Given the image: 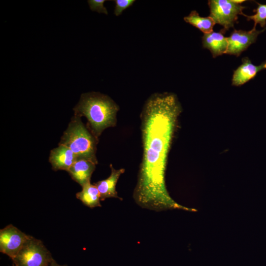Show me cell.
<instances>
[{"instance_id": "10", "label": "cell", "mask_w": 266, "mask_h": 266, "mask_svg": "<svg viewBox=\"0 0 266 266\" xmlns=\"http://www.w3.org/2000/svg\"><path fill=\"white\" fill-rule=\"evenodd\" d=\"M242 64L233 72L232 84L241 86L253 79L260 71L266 68V61L259 66L253 64L248 58L242 60Z\"/></svg>"}, {"instance_id": "17", "label": "cell", "mask_w": 266, "mask_h": 266, "mask_svg": "<svg viewBox=\"0 0 266 266\" xmlns=\"http://www.w3.org/2000/svg\"><path fill=\"white\" fill-rule=\"evenodd\" d=\"M105 1V0H89L87 1L92 11L107 15V9L103 5Z\"/></svg>"}, {"instance_id": "7", "label": "cell", "mask_w": 266, "mask_h": 266, "mask_svg": "<svg viewBox=\"0 0 266 266\" xmlns=\"http://www.w3.org/2000/svg\"><path fill=\"white\" fill-rule=\"evenodd\" d=\"M264 30L258 31L255 28L248 31L234 30L230 36L227 37L228 45L226 54L238 57L256 41L259 34Z\"/></svg>"}, {"instance_id": "6", "label": "cell", "mask_w": 266, "mask_h": 266, "mask_svg": "<svg viewBox=\"0 0 266 266\" xmlns=\"http://www.w3.org/2000/svg\"><path fill=\"white\" fill-rule=\"evenodd\" d=\"M30 237L9 224L0 230V252L12 259Z\"/></svg>"}, {"instance_id": "8", "label": "cell", "mask_w": 266, "mask_h": 266, "mask_svg": "<svg viewBox=\"0 0 266 266\" xmlns=\"http://www.w3.org/2000/svg\"><path fill=\"white\" fill-rule=\"evenodd\" d=\"M76 155L68 147L63 145H58L50 151L49 162L54 171L63 170L67 171L76 161Z\"/></svg>"}, {"instance_id": "2", "label": "cell", "mask_w": 266, "mask_h": 266, "mask_svg": "<svg viewBox=\"0 0 266 266\" xmlns=\"http://www.w3.org/2000/svg\"><path fill=\"white\" fill-rule=\"evenodd\" d=\"M73 110L74 116L86 118L87 126L99 139L104 130L116 126L119 106L107 95L92 92L82 94Z\"/></svg>"}, {"instance_id": "1", "label": "cell", "mask_w": 266, "mask_h": 266, "mask_svg": "<svg viewBox=\"0 0 266 266\" xmlns=\"http://www.w3.org/2000/svg\"><path fill=\"white\" fill-rule=\"evenodd\" d=\"M182 107L172 93H156L140 114L142 156L133 197L140 207L159 212L175 206L166 187L168 154Z\"/></svg>"}, {"instance_id": "11", "label": "cell", "mask_w": 266, "mask_h": 266, "mask_svg": "<svg viewBox=\"0 0 266 266\" xmlns=\"http://www.w3.org/2000/svg\"><path fill=\"white\" fill-rule=\"evenodd\" d=\"M96 164L84 160L77 159L67 172L72 180L82 187L91 182L92 175L96 168Z\"/></svg>"}, {"instance_id": "19", "label": "cell", "mask_w": 266, "mask_h": 266, "mask_svg": "<svg viewBox=\"0 0 266 266\" xmlns=\"http://www.w3.org/2000/svg\"><path fill=\"white\" fill-rule=\"evenodd\" d=\"M232 1L235 3L241 4V3L244 2L245 0H232Z\"/></svg>"}, {"instance_id": "4", "label": "cell", "mask_w": 266, "mask_h": 266, "mask_svg": "<svg viewBox=\"0 0 266 266\" xmlns=\"http://www.w3.org/2000/svg\"><path fill=\"white\" fill-rule=\"evenodd\" d=\"M53 260L42 242L32 236L12 259L13 266H49Z\"/></svg>"}, {"instance_id": "16", "label": "cell", "mask_w": 266, "mask_h": 266, "mask_svg": "<svg viewBox=\"0 0 266 266\" xmlns=\"http://www.w3.org/2000/svg\"><path fill=\"white\" fill-rule=\"evenodd\" d=\"M114 14L118 16L122 14L126 9L130 7L134 2V0H115Z\"/></svg>"}, {"instance_id": "13", "label": "cell", "mask_w": 266, "mask_h": 266, "mask_svg": "<svg viewBox=\"0 0 266 266\" xmlns=\"http://www.w3.org/2000/svg\"><path fill=\"white\" fill-rule=\"evenodd\" d=\"M82 188V190L76 194L77 199L90 208L101 206L100 194L94 184L89 182Z\"/></svg>"}, {"instance_id": "14", "label": "cell", "mask_w": 266, "mask_h": 266, "mask_svg": "<svg viewBox=\"0 0 266 266\" xmlns=\"http://www.w3.org/2000/svg\"><path fill=\"white\" fill-rule=\"evenodd\" d=\"M184 20L186 23L200 30L204 34L213 32V27L216 24L211 17L200 16L196 10L192 11L189 15L184 17Z\"/></svg>"}, {"instance_id": "5", "label": "cell", "mask_w": 266, "mask_h": 266, "mask_svg": "<svg viewBox=\"0 0 266 266\" xmlns=\"http://www.w3.org/2000/svg\"><path fill=\"white\" fill-rule=\"evenodd\" d=\"M208 4L210 15L216 24L222 26L223 33L233 27L238 15H245L242 10L245 8L241 4L233 2L232 0H210Z\"/></svg>"}, {"instance_id": "12", "label": "cell", "mask_w": 266, "mask_h": 266, "mask_svg": "<svg viewBox=\"0 0 266 266\" xmlns=\"http://www.w3.org/2000/svg\"><path fill=\"white\" fill-rule=\"evenodd\" d=\"M202 41L203 48L208 49L213 57L215 58L226 53L228 39L221 32H212L204 34Z\"/></svg>"}, {"instance_id": "18", "label": "cell", "mask_w": 266, "mask_h": 266, "mask_svg": "<svg viewBox=\"0 0 266 266\" xmlns=\"http://www.w3.org/2000/svg\"><path fill=\"white\" fill-rule=\"evenodd\" d=\"M49 266H67L60 265L58 264L54 260H53Z\"/></svg>"}, {"instance_id": "3", "label": "cell", "mask_w": 266, "mask_h": 266, "mask_svg": "<svg viewBox=\"0 0 266 266\" xmlns=\"http://www.w3.org/2000/svg\"><path fill=\"white\" fill-rule=\"evenodd\" d=\"M98 141L99 139L82 122L81 117L73 115L58 145L69 148L77 159L88 160L97 165L96 152Z\"/></svg>"}, {"instance_id": "15", "label": "cell", "mask_w": 266, "mask_h": 266, "mask_svg": "<svg viewBox=\"0 0 266 266\" xmlns=\"http://www.w3.org/2000/svg\"><path fill=\"white\" fill-rule=\"evenodd\" d=\"M258 6L254 10L255 13L251 16L245 15L248 20H253L254 22V27L259 24L261 27L265 28L266 25V4L258 3Z\"/></svg>"}, {"instance_id": "9", "label": "cell", "mask_w": 266, "mask_h": 266, "mask_svg": "<svg viewBox=\"0 0 266 266\" xmlns=\"http://www.w3.org/2000/svg\"><path fill=\"white\" fill-rule=\"evenodd\" d=\"M110 167L111 173L109 177L94 183L100 192L101 201L111 198L122 200L118 195L116 186L120 176L125 172V169L124 168L116 169L112 164L110 165Z\"/></svg>"}]
</instances>
